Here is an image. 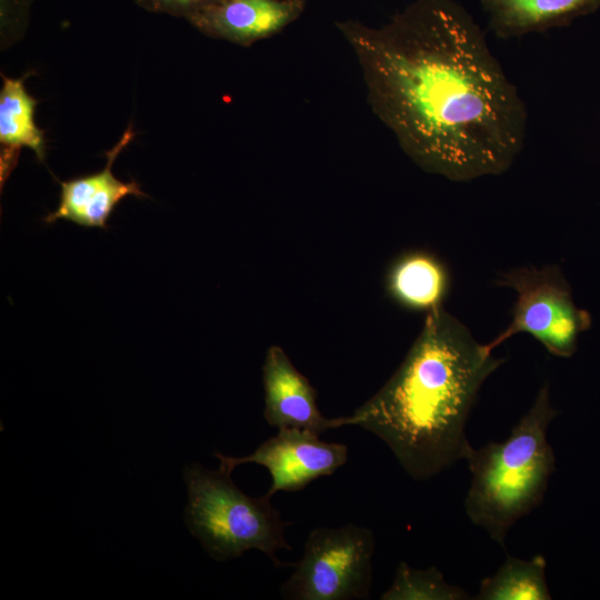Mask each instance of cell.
Returning a JSON list of instances; mask_svg holds the SVG:
<instances>
[{"label":"cell","mask_w":600,"mask_h":600,"mask_svg":"<svg viewBox=\"0 0 600 600\" xmlns=\"http://www.w3.org/2000/svg\"><path fill=\"white\" fill-rule=\"evenodd\" d=\"M0 91L1 182L17 163L19 150L28 148L39 161L44 160L43 131L34 122L37 100L24 88V78L2 76Z\"/></svg>","instance_id":"4fadbf2b"},{"label":"cell","mask_w":600,"mask_h":600,"mask_svg":"<svg viewBox=\"0 0 600 600\" xmlns=\"http://www.w3.org/2000/svg\"><path fill=\"white\" fill-rule=\"evenodd\" d=\"M133 138L134 132L129 127L118 143L106 153L107 163L101 171L59 181L61 191L58 208L48 213L43 221L52 223L63 219L88 228L106 229L108 219L123 198L128 196L146 197L139 183L121 181L112 173L117 156Z\"/></svg>","instance_id":"9c48e42d"},{"label":"cell","mask_w":600,"mask_h":600,"mask_svg":"<svg viewBox=\"0 0 600 600\" xmlns=\"http://www.w3.org/2000/svg\"><path fill=\"white\" fill-rule=\"evenodd\" d=\"M188 491L184 522L203 550L216 561H227L254 549L267 554L280 568L293 567L279 560L277 552L292 550L284 537L283 521L264 494L243 493L230 473L209 470L194 462L182 471Z\"/></svg>","instance_id":"277c9868"},{"label":"cell","mask_w":600,"mask_h":600,"mask_svg":"<svg viewBox=\"0 0 600 600\" xmlns=\"http://www.w3.org/2000/svg\"><path fill=\"white\" fill-rule=\"evenodd\" d=\"M557 414L544 383L504 441L472 447L466 458L471 472L466 513L502 547L510 528L543 500L556 469L547 431Z\"/></svg>","instance_id":"3957f363"},{"label":"cell","mask_w":600,"mask_h":600,"mask_svg":"<svg viewBox=\"0 0 600 600\" xmlns=\"http://www.w3.org/2000/svg\"><path fill=\"white\" fill-rule=\"evenodd\" d=\"M137 3L152 12L190 17L200 9L218 0H136Z\"/></svg>","instance_id":"2e32d148"},{"label":"cell","mask_w":600,"mask_h":600,"mask_svg":"<svg viewBox=\"0 0 600 600\" xmlns=\"http://www.w3.org/2000/svg\"><path fill=\"white\" fill-rule=\"evenodd\" d=\"M287 1H291V2H294V3H298V4H301L304 7L307 0H287Z\"/></svg>","instance_id":"e0dca14e"},{"label":"cell","mask_w":600,"mask_h":600,"mask_svg":"<svg viewBox=\"0 0 600 600\" xmlns=\"http://www.w3.org/2000/svg\"><path fill=\"white\" fill-rule=\"evenodd\" d=\"M263 417L279 429L296 428L320 434L350 426L349 418H326L317 404V391L296 369L284 350L270 346L262 364Z\"/></svg>","instance_id":"ba28073f"},{"label":"cell","mask_w":600,"mask_h":600,"mask_svg":"<svg viewBox=\"0 0 600 600\" xmlns=\"http://www.w3.org/2000/svg\"><path fill=\"white\" fill-rule=\"evenodd\" d=\"M302 10L287 0H218L187 19L208 36L250 46L280 32Z\"/></svg>","instance_id":"30bf717a"},{"label":"cell","mask_w":600,"mask_h":600,"mask_svg":"<svg viewBox=\"0 0 600 600\" xmlns=\"http://www.w3.org/2000/svg\"><path fill=\"white\" fill-rule=\"evenodd\" d=\"M348 454L346 444L326 442L317 433L296 428L279 429L276 436L246 457L214 452L220 461L219 469L230 474L240 464L264 467L271 477V486L266 493L269 497L279 491H300L313 480L333 474L346 464Z\"/></svg>","instance_id":"52a82bcc"},{"label":"cell","mask_w":600,"mask_h":600,"mask_svg":"<svg viewBox=\"0 0 600 600\" xmlns=\"http://www.w3.org/2000/svg\"><path fill=\"white\" fill-rule=\"evenodd\" d=\"M490 30L501 39L570 24L600 9V0H480Z\"/></svg>","instance_id":"8fae6325"},{"label":"cell","mask_w":600,"mask_h":600,"mask_svg":"<svg viewBox=\"0 0 600 600\" xmlns=\"http://www.w3.org/2000/svg\"><path fill=\"white\" fill-rule=\"evenodd\" d=\"M469 593L444 580L436 567L416 569L401 561L381 600H466Z\"/></svg>","instance_id":"9a60e30c"},{"label":"cell","mask_w":600,"mask_h":600,"mask_svg":"<svg viewBox=\"0 0 600 600\" xmlns=\"http://www.w3.org/2000/svg\"><path fill=\"white\" fill-rule=\"evenodd\" d=\"M496 284L514 290L517 300L511 322L487 343L491 351L523 332L552 356L570 358L576 353L579 337L591 327L592 319L574 303L571 288L558 266L513 269L503 273Z\"/></svg>","instance_id":"8992f818"},{"label":"cell","mask_w":600,"mask_h":600,"mask_svg":"<svg viewBox=\"0 0 600 600\" xmlns=\"http://www.w3.org/2000/svg\"><path fill=\"white\" fill-rule=\"evenodd\" d=\"M504 361L443 306L434 308L394 373L348 416L350 426L380 438L413 480H430L466 460L471 408Z\"/></svg>","instance_id":"7a4b0ae2"},{"label":"cell","mask_w":600,"mask_h":600,"mask_svg":"<svg viewBox=\"0 0 600 600\" xmlns=\"http://www.w3.org/2000/svg\"><path fill=\"white\" fill-rule=\"evenodd\" d=\"M373 113L422 170L454 182L504 173L528 112L472 16L453 0H414L380 27L337 22Z\"/></svg>","instance_id":"6da1fadb"},{"label":"cell","mask_w":600,"mask_h":600,"mask_svg":"<svg viewBox=\"0 0 600 600\" xmlns=\"http://www.w3.org/2000/svg\"><path fill=\"white\" fill-rule=\"evenodd\" d=\"M374 534L348 523L339 528L311 530L302 557L281 584L280 597L288 600L368 599L372 581Z\"/></svg>","instance_id":"5b68a950"},{"label":"cell","mask_w":600,"mask_h":600,"mask_svg":"<svg viewBox=\"0 0 600 600\" xmlns=\"http://www.w3.org/2000/svg\"><path fill=\"white\" fill-rule=\"evenodd\" d=\"M446 266L426 251H410L398 257L387 273L389 296L409 310L427 311L441 307L449 291Z\"/></svg>","instance_id":"7c38bea8"},{"label":"cell","mask_w":600,"mask_h":600,"mask_svg":"<svg viewBox=\"0 0 600 600\" xmlns=\"http://www.w3.org/2000/svg\"><path fill=\"white\" fill-rule=\"evenodd\" d=\"M542 554L526 560L507 556L493 576L480 582L478 600H550Z\"/></svg>","instance_id":"5bb4252c"}]
</instances>
